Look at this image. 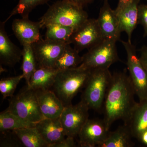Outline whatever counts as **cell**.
I'll list each match as a JSON object with an SVG mask.
<instances>
[{
    "instance_id": "6da1fadb",
    "label": "cell",
    "mask_w": 147,
    "mask_h": 147,
    "mask_svg": "<svg viewBox=\"0 0 147 147\" xmlns=\"http://www.w3.org/2000/svg\"><path fill=\"white\" fill-rule=\"evenodd\" d=\"M135 94L131 80L125 71L113 74L102 109L103 119L108 129L116 121L122 120L124 124L126 123L137 103L134 100Z\"/></svg>"
},
{
    "instance_id": "7a4b0ae2",
    "label": "cell",
    "mask_w": 147,
    "mask_h": 147,
    "mask_svg": "<svg viewBox=\"0 0 147 147\" xmlns=\"http://www.w3.org/2000/svg\"><path fill=\"white\" fill-rule=\"evenodd\" d=\"M88 19L84 7L67 0H61L51 5L38 22L41 28L49 24H57L70 27L74 31Z\"/></svg>"
},
{
    "instance_id": "3957f363",
    "label": "cell",
    "mask_w": 147,
    "mask_h": 147,
    "mask_svg": "<svg viewBox=\"0 0 147 147\" xmlns=\"http://www.w3.org/2000/svg\"><path fill=\"white\" fill-rule=\"evenodd\" d=\"M91 70L79 65L59 71L52 88L64 106L71 104L74 98L85 88Z\"/></svg>"
},
{
    "instance_id": "277c9868",
    "label": "cell",
    "mask_w": 147,
    "mask_h": 147,
    "mask_svg": "<svg viewBox=\"0 0 147 147\" xmlns=\"http://www.w3.org/2000/svg\"><path fill=\"white\" fill-rule=\"evenodd\" d=\"M113 74L109 69H92L87 84L81 96V100L98 112L102 110L103 103Z\"/></svg>"
},
{
    "instance_id": "5b68a950",
    "label": "cell",
    "mask_w": 147,
    "mask_h": 147,
    "mask_svg": "<svg viewBox=\"0 0 147 147\" xmlns=\"http://www.w3.org/2000/svg\"><path fill=\"white\" fill-rule=\"evenodd\" d=\"M7 109L32 123L36 124L45 118L40 108L36 91L28 85L11 97Z\"/></svg>"
},
{
    "instance_id": "8992f818",
    "label": "cell",
    "mask_w": 147,
    "mask_h": 147,
    "mask_svg": "<svg viewBox=\"0 0 147 147\" xmlns=\"http://www.w3.org/2000/svg\"><path fill=\"white\" fill-rule=\"evenodd\" d=\"M113 40L105 39L89 49L82 56L80 65L90 69H109L119 60L116 42Z\"/></svg>"
},
{
    "instance_id": "52a82bcc",
    "label": "cell",
    "mask_w": 147,
    "mask_h": 147,
    "mask_svg": "<svg viewBox=\"0 0 147 147\" xmlns=\"http://www.w3.org/2000/svg\"><path fill=\"white\" fill-rule=\"evenodd\" d=\"M126 52L129 77L139 101L147 98V71L137 53L136 47L131 42L121 40Z\"/></svg>"
},
{
    "instance_id": "ba28073f",
    "label": "cell",
    "mask_w": 147,
    "mask_h": 147,
    "mask_svg": "<svg viewBox=\"0 0 147 147\" xmlns=\"http://www.w3.org/2000/svg\"><path fill=\"white\" fill-rule=\"evenodd\" d=\"M105 39L97 19L88 18L73 32L67 43L72 44L80 52L89 50Z\"/></svg>"
},
{
    "instance_id": "9c48e42d",
    "label": "cell",
    "mask_w": 147,
    "mask_h": 147,
    "mask_svg": "<svg viewBox=\"0 0 147 147\" xmlns=\"http://www.w3.org/2000/svg\"><path fill=\"white\" fill-rule=\"evenodd\" d=\"M89 108L82 100L65 106L59 119L66 137H75L88 119Z\"/></svg>"
},
{
    "instance_id": "30bf717a",
    "label": "cell",
    "mask_w": 147,
    "mask_h": 147,
    "mask_svg": "<svg viewBox=\"0 0 147 147\" xmlns=\"http://www.w3.org/2000/svg\"><path fill=\"white\" fill-rule=\"evenodd\" d=\"M67 43L49 39H40L32 44L36 60L37 68H53Z\"/></svg>"
},
{
    "instance_id": "8fae6325",
    "label": "cell",
    "mask_w": 147,
    "mask_h": 147,
    "mask_svg": "<svg viewBox=\"0 0 147 147\" xmlns=\"http://www.w3.org/2000/svg\"><path fill=\"white\" fill-rule=\"evenodd\" d=\"M109 131L103 119H88L78 134L79 146L99 147Z\"/></svg>"
},
{
    "instance_id": "7c38bea8",
    "label": "cell",
    "mask_w": 147,
    "mask_h": 147,
    "mask_svg": "<svg viewBox=\"0 0 147 147\" xmlns=\"http://www.w3.org/2000/svg\"><path fill=\"white\" fill-rule=\"evenodd\" d=\"M141 0L119 2L115 10L121 32L126 33L128 41L131 42L132 33L138 24V9Z\"/></svg>"
},
{
    "instance_id": "4fadbf2b",
    "label": "cell",
    "mask_w": 147,
    "mask_h": 147,
    "mask_svg": "<svg viewBox=\"0 0 147 147\" xmlns=\"http://www.w3.org/2000/svg\"><path fill=\"white\" fill-rule=\"evenodd\" d=\"M98 23L105 39L116 41L120 40L121 32L115 10L111 8L108 0H104L99 11Z\"/></svg>"
},
{
    "instance_id": "5bb4252c",
    "label": "cell",
    "mask_w": 147,
    "mask_h": 147,
    "mask_svg": "<svg viewBox=\"0 0 147 147\" xmlns=\"http://www.w3.org/2000/svg\"><path fill=\"white\" fill-rule=\"evenodd\" d=\"M39 22H34L28 18L14 20L12 24V30L22 45L32 44L40 38Z\"/></svg>"
},
{
    "instance_id": "9a60e30c",
    "label": "cell",
    "mask_w": 147,
    "mask_h": 147,
    "mask_svg": "<svg viewBox=\"0 0 147 147\" xmlns=\"http://www.w3.org/2000/svg\"><path fill=\"white\" fill-rule=\"evenodd\" d=\"M40 108L46 118H59L64 108L60 99L52 90H35Z\"/></svg>"
},
{
    "instance_id": "2e32d148",
    "label": "cell",
    "mask_w": 147,
    "mask_h": 147,
    "mask_svg": "<svg viewBox=\"0 0 147 147\" xmlns=\"http://www.w3.org/2000/svg\"><path fill=\"white\" fill-rule=\"evenodd\" d=\"M5 23L0 24V62L1 64L13 67L21 60L22 50L11 41L5 30Z\"/></svg>"
},
{
    "instance_id": "e0dca14e",
    "label": "cell",
    "mask_w": 147,
    "mask_h": 147,
    "mask_svg": "<svg viewBox=\"0 0 147 147\" xmlns=\"http://www.w3.org/2000/svg\"><path fill=\"white\" fill-rule=\"evenodd\" d=\"M35 127L43 139L49 145V147L65 138V134L59 118H45L36 123Z\"/></svg>"
},
{
    "instance_id": "ac0fdd59",
    "label": "cell",
    "mask_w": 147,
    "mask_h": 147,
    "mask_svg": "<svg viewBox=\"0 0 147 147\" xmlns=\"http://www.w3.org/2000/svg\"><path fill=\"white\" fill-rule=\"evenodd\" d=\"M124 124L128 127L133 137L137 139L147 130V98L136 103Z\"/></svg>"
},
{
    "instance_id": "d6986e66",
    "label": "cell",
    "mask_w": 147,
    "mask_h": 147,
    "mask_svg": "<svg viewBox=\"0 0 147 147\" xmlns=\"http://www.w3.org/2000/svg\"><path fill=\"white\" fill-rule=\"evenodd\" d=\"M59 71L54 68H37L32 75L28 86L34 90H50Z\"/></svg>"
},
{
    "instance_id": "ffe728a7",
    "label": "cell",
    "mask_w": 147,
    "mask_h": 147,
    "mask_svg": "<svg viewBox=\"0 0 147 147\" xmlns=\"http://www.w3.org/2000/svg\"><path fill=\"white\" fill-rule=\"evenodd\" d=\"M132 134L126 125H120L113 131H109L104 142L99 147H131L134 146Z\"/></svg>"
},
{
    "instance_id": "44dd1931",
    "label": "cell",
    "mask_w": 147,
    "mask_h": 147,
    "mask_svg": "<svg viewBox=\"0 0 147 147\" xmlns=\"http://www.w3.org/2000/svg\"><path fill=\"white\" fill-rule=\"evenodd\" d=\"M79 53L74 47H71L70 44L67 43L53 68L61 71L77 67L82 62V57L79 55Z\"/></svg>"
},
{
    "instance_id": "7402d4cb",
    "label": "cell",
    "mask_w": 147,
    "mask_h": 147,
    "mask_svg": "<svg viewBox=\"0 0 147 147\" xmlns=\"http://www.w3.org/2000/svg\"><path fill=\"white\" fill-rule=\"evenodd\" d=\"M26 147H49L35 126L13 130Z\"/></svg>"
},
{
    "instance_id": "603a6c76",
    "label": "cell",
    "mask_w": 147,
    "mask_h": 147,
    "mask_svg": "<svg viewBox=\"0 0 147 147\" xmlns=\"http://www.w3.org/2000/svg\"><path fill=\"white\" fill-rule=\"evenodd\" d=\"M35 125V123H32L23 119L7 109H6L0 114L1 132L34 127Z\"/></svg>"
},
{
    "instance_id": "cb8c5ba5",
    "label": "cell",
    "mask_w": 147,
    "mask_h": 147,
    "mask_svg": "<svg viewBox=\"0 0 147 147\" xmlns=\"http://www.w3.org/2000/svg\"><path fill=\"white\" fill-rule=\"evenodd\" d=\"M23 46L22 74L27 85L29 86L32 75L37 69L36 60L32 44H25Z\"/></svg>"
},
{
    "instance_id": "d4e9b609",
    "label": "cell",
    "mask_w": 147,
    "mask_h": 147,
    "mask_svg": "<svg viewBox=\"0 0 147 147\" xmlns=\"http://www.w3.org/2000/svg\"><path fill=\"white\" fill-rule=\"evenodd\" d=\"M45 39L67 43L74 30L70 27L57 24L47 25Z\"/></svg>"
},
{
    "instance_id": "484cf974",
    "label": "cell",
    "mask_w": 147,
    "mask_h": 147,
    "mask_svg": "<svg viewBox=\"0 0 147 147\" xmlns=\"http://www.w3.org/2000/svg\"><path fill=\"white\" fill-rule=\"evenodd\" d=\"M49 0H19L18 4L12 10L9 16L4 21L6 23L9 19L16 14L23 18H28L29 13L37 6L43 4Z\"/></svg>"
},
{
    "instance_id": "4316f807",
    "label": "cell",
    "mask_w": 147,
    "mask_h": 147,
    "mask_svg": "<svg viewBox=\"0 0 147 147\" xmlns=\"http://www.w3.org/2000/svg\"><path fill=\"white\" fill-rule=\"evenodd\" d=\"M24 79L23 74L18 76L3 78L0 81V92L3 98L13 96L18 84Z\"/></svg>"
},
{
    "instance_id": "83f0119b",
    "label": "cell",
    "mask_w": 147,
    "mask_h": 147,
    "mask_svg": "<svg viewBox=\"0 0 147 147\" xmlns=\"http://www.w3.org/2000/svg\"><path fill=\"white\" fill-rule=\"evenodd\" d=\"M143 27L144 37L147 36V4H139L138 9V24Z\"/></svg>"
},
{
    "instance_id": "f1b7e54d",
    "label": "cell",
    "mask_w": 147,
    "mask_h": 147,
    "mask_svg": "<svg viewBox=\"0 0 147 147\" xmlns=\"http://www.w3.org/2000/svg\"><path fill=\"white\" fill-rule=\"evenodd\" d=\"M9 131H7L1 132L4 134L3 137L2 138H1V147H13L18 146V145L15 144V143L17 144L16 141H18V140H20L19 139H15V138L17 137V135L15 134V132L12 130L11 136H9Z\"/></svg>"
},
{
    "instance_id": "f546056e",
    "label": "cell",
    "mask_w": 147,
    "mask_h": 147,
    "mask_svg": "<svg viewBox=\"0 0 147 147\" xmlns=\"http://www.w3.org/2000/svg\"><path fill=\"white\" fill-rule=\"evenodd\" d=\"M74 137H67V138L61 142L53 144L50 147H76Z\"/></svg>"
},
{
    "instance_id": "4dcf8cb0",
    "label": "cell",
    "mask_w": 147,
    "mask_h": 147,
    "mask_svg": "<svg viewBox=\"0 0 147 147\" xmlns=\"http://www.w3.org/2000/svg\"><path fill=\"white\" fill-rule=\"evenodd\" d=\"M140 60L147 71V46L144 45L140 49Z\"/></svg>"
},
{
    "instance_id": "1f68e13d",
    "label": "cell",
    "mask_w": 147,
    "mask_h": 147,
    "mask_svg": "<svg viewBox=\"0 0 147 147\" xmlns=\"http://www.w3.org/2000/svg\"><path fill=\"white\" fill-rule=\"evenodd\" d=\"M67 1L74 3L77 5L84 8L86 6L92 3L94 0H67Z\"/></svg>"
},
{
    "instance_id": "d6a6232c",
    "label": "cell",
    "mask_w": 147,
    "mask_h": 147,
    "mask_svg": "<svg viewBox=\"0 0 147 147\" xmlns=\"http://www.w3.org/2000/svg\"><path fill=\"white\" fill-rule=\"evenodd\" d=\"M137 139L143 145L147 146V130L144 131Z\"/></svg>"
},
{
    "instance_id": "836d02e7",
    "label": "cell",
    "mask_w": 147,
    "mask_h": 147,
    "mask_svg": "<svg viewBox=\"0 0 147 147\" xmlns=\"http://www.w3.org/2000/svg\"><path fill=\"white\" fill-rule=\"evenodd\" d=\"M129 0H119V2H126L128 1Z\"/></svg>"
},
{
    "instance_id": "e575fe53",
    "label": "cell",
    "mask_w": 147,
    "mask_h": 147,
    "mask_svg": "<svg viewBox=\"0 0 147 147\" xmlns=\"http://www.w3.org/2000/svg\"><path fill=\"white\" fill-rule=\"evenodd\" d=\"M146 1H147V0H146Z\"/></svg>"
}]
</instances>
